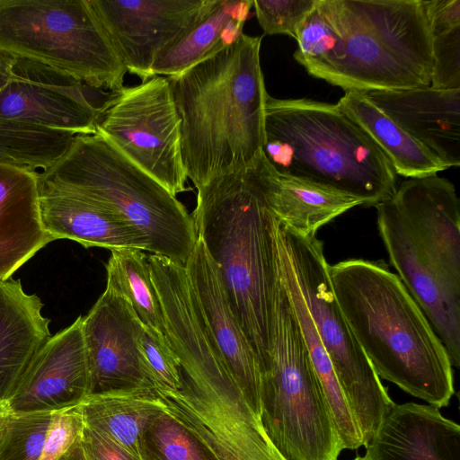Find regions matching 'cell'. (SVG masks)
I'll return each instance as SVG.
<instances>
[{"mask_svg":"<svg viewBox=\"0 0 460 460\" xmlns=\"http://www.w3.org/2000/svg\"><path fill=\"white\" fill-rule=\"evenodd\" d=\"M266 168L261 151L247 166L211 178L197 188L191 214L197 237L217 267L261 371L270 358L280 282L277 219L266 199Z\"/></svg>","mask_w":460,"mask_h":460,"instance_id":"cell-1","label":"cell"},{"mask_svg":"<svg viewBox=\"0 0 460 460\" xmlns=\"http://www.w3.org/2000/svg\"><path fill=\"white\" fill-rule=\"evenodd\" d=\"M261 40L243 33L217 54L166 77L180 119L184 170L196 189L247 166L262 151L269 93Z\"/></svg>","mask_w":460,"mask_h":460,"instance_id":"cell-2","label":"cell"},{"mask_svg":"<svg viewBox=\"0 0 460 460\" xmlns=\"http://www.w3.org/2000/svg\"><path fill=\"white\" fill-rule=\"evenodd\" d=\"M332 288L380 379L438 409L455 394L448 354L421 308L384 261L329 264Z\"/></svg>","mask_w":460,"mask_h":460,"instance_id":"cell-3","label":"cell"},{"mask_svg":"<svg viewBox=\"0 0 460 460\" xmlns=\"http://www.w3.org/2000/svg\"><path fill=\"white\" fill-rule=\"evenodd\" d=\"M376 208L379 234L397 276L460 366V206L454 184L408 178Z\"/></svg>","mask_w":460,"mask_h":460,"instance_id":"cell-4","label":"cell"},{"mask_svg":"<svg viewBox=\"0 0 460 460\" xmlns=\"http://www.w3.org/2000/svg\"><path fill=\"white\" fill-rule=\"evenodd\" d=\"M262 153L279 173L319 182L376 207L397 174L376 142L337 104L268 95Z\"/></svg>","mask_w":460,"mask_h":460,"instance_id":"cell-5","label":"cell"},{"mask_svg":"<svg viewBox=\"0 0 460 460\" xmlns=\"http://www.w3.org/2000/svg\"><path fill=\"white\" fill-rule=\"evenodd\" d=\"M339 40L305 70L346 91L430 85L432 38L421 0H323Z\"/></svg>","mask_w":460,"mask_h":460,"instance_id":"cell-6","label":"cell"},{"mask_svg":"<svg viewBox=\"0 0 460 460\" xmlns=\"http://www.w3.org/2000/svg\"><path fill=\"white\" fill-rule=\"evenodd\" d=\"M39 187L106 205L143 233L152 254L185 265L197 243L192 217L176 196L97 133L78 136L69 151L39 175Z\"/></svg>","mask_w":460,"mask_h":460,"instance_id":"cell-7","label":"cell"},{"mask_svg":"<svg viewBox=\"0 0 460 460\" xmlns=\"http://www.w3.org/2000/svg\"><path fill=\"white\" fill-rule=\"evenodd\" d=\"M261 421L285 460H338L343 450L281 279L270 358L261 372Z\"/></svg>","mask_w":460,"mask_h":460,"instance_id":"cell-8","label":"cell"},{"mask_svg":"<svg viewBox=\"0 0 460 460\" xmlns=\"http://www.w3.org/2000/svg\"><path fill=\"white\" fill-rule=\"evenodd\" d=\"M0 51L92 87H124L127 69L89 0H0Z\"/></svg>","mask_w":460,"mask_h":460,"instance_id":"cell-9","label":"cell"},{"mask_svg":"<svg viewBox=\"0 0 460 460\" xmlns=\"http://www.w3.org/2000/svg\"><path fill=\"white\" fill-rule=\"evenodd\" d=\"M301 296L358 422L365 445L396 404L363 351L335 299L323 245L277 220Z\"/></svg>","mask_w":460,"mask_h":460,"instance_id":"cell-10","label":"cell"},{"mask_svg":"<svg viewBox=\"0 0 460 460\" xmlns=\"http://www.w3.org/2000/svg\"><path fill=\"white\" fill-rule=\"evenodd\" d=\"M97 134L173 196L188 190L180 119L166 77L118 91L99 119Z\"/></svg>","mask_w":460,"mask_h":460,"instance_id":"cell-11","label":"cell"},{"mask_svg":"<svg viewBox=\"0 0 460 460\" xmlns=\"http://www.w3.org/2000/svg\"><path fill=\"white\" fill-rule=\"evenodd\" d=\"M175 392H155L219 460H285L226 366L181 373Z\"/></svg>","mask_w":460,"mask_h":460,"instance_id":"cell-12","label":"cell"},{"mask_svg":"<svg viewBox=\"0 0 460 460\" xmlns=\"http://www.w3.org/2000/svg\"><path fill=\"white\" fill-rule=\"evenodd\" d=\"M117 92L92 87L51 66L15 57L10 77L0 89V118L93 135Z\"/></svg>","mask_w":460,"mask_h":460,"instance_id":"cell-13","label":"cell"},{"mask_svg":"<svg viewBox=\"0 0 460 460\" xmlns=\"http://www.w3.org/2000/svg\"><path fill=\"white\" fill-rule=\"evenodd\" d=\"M127 72L151 78L159 53L188 30L210 0H89Z\"/></svg>","mask_w":460,"mask_h":460,"instance_id":"cell-14","label":"cell"},{"mask_svg":"<svg viewBox=\"0 0 460 460\" xmlns=\"http://www.w3.org/2000/svg\"><path fill=\"white\" fill-rule=\"evenodd\" d=\"M82 329L90 375L89 394L154 391L138 348L144 326L122 296L106 288L83 317Z\"/></svg>","mask_w":460,"mask_h":460,"instance_id":"cell-15","label":"cell"},{"mask_svg":"<svg viewBox=\"0 0 460 460\" xmlns=\"http://www.w3.org/2000/svg\"><path fill=\"white\" fill-rule=\"evenodd\" d=\"M83 316L51 336L36 352L7 401L12 412L57 411L79 404L90 392Z\"/></svg>","mask_w":460,"mask_h":460,"instance_id":"cell-16","label":"cell"},{"mask_svg":"<svg viewBox=\"0 0 460 460\" xmlns=\"http://www.w3.org/2000/svg\"><path fill=\"white\" fill-rule=\"evenodd\" d=\"M185 268L221 357L261 419L259 361L234 314L217 267L199 238Z\"/></svg>","mask_w":460,"mask_h":460,"instance_id":"cell-17","label":"cell"},{"mask_svg":"<svg viewBox=\"0 0 460 460\" xmlns=\"http://www.w3.org/2000/svg\"><path fill=\"white\" fill-rule=\"evenodd\" d=\"M411 137L447 168L460 164V88L430 85L365 93Z\"/></svg>","mask_w":460,"mask_h":460,"instance_id":"cell-18","label":"cell"},{"mask_svg":"<svg viewBox=\"0 0 460 460\" xmlns=\"http://www.w3.org/2000/svg\"><path fill=\"white\" fill-rule=\"evenodd\" d=\"M370 460H460V426L429 404H395L365 445Z\"/></svg>","mask_w":460,"mask_h":460,"instance_id":"cell-19","label":"cell"},{"mask_svg":"<svg viewBox=\"0 0 460 460\" xmlns=\"http://www.w3.org/2000/svg\"><path fill=\"white\" fill-rule=\"evenodd\" d=\"M39 192L41 225L54 240L70 239L86 248L148 252L143 233L106 205L65 191L39 187Z\"/></svg>","mask_w":460,"mask_h":460,"instance_id":"cell-20","label":"cell"},{"mask_svg":"<svg viewBox=\"0 0 460 460\" xmlns=\"http://www.w3.org/2000/svg\"><path fill=\"white\" fill-rule=\"evenodd\" d=\"M39 199L38 174L0 164V279L55 241L42 227Z\"/></svg>","mask_w":460,"mask_h":460,"instance_id":"cell-21","label":"cell"},{"mask_svg":"<svg viewBox=\"0 0 460 460\" xmlns=\"http://www.w3.org/2000/svg\"><path fill=\"white\" fill-rule=\"evenodd\" d=\"M43 304L20 279H0V402L14 393L36 352L51 337Z\"/></svg>","mask_w":460,"mask_h":460,"instance_id":"cell-22","label":"cell"},{"mask_svg":"<svg viewBox=\"0 0 460 460\" xmlns=\"http://www.w3.org/2000/svg\"><path fill=\"white\" fill-rule=\"evenodd\" d=\"M252 0H210L196 22L156 57L151 77L176 75L235 41Z\"/></svg>","mask_w":460,"mask_h":460,"instance_id":"cell-23","label":"cell"},{"mask_svg":"<svg viewBox=\"0 0 460 460\" xmlns=\"http://www.w3.org/2000/svg\"><path fill=\"white\" fill-rule=\"evenodd\" d=\"M265 190L275 218L304 235L315 234L335 217L363 205L359 199L335 188L279 173L268 161Z\"/></svg>","mask_w":460,"mask_h":460,"instance_id":"cell-24","label":"cell"},{"mask_svg":"<svg viewBox=\"0 0 460 460\" xmlns=\"http://www.w3.org/2000/svg\"><path fill=\"white\" fill-rule=\"evenodd\" d=\"M84 421L76 406L57 411L12 412L0 460H58L80 440Z\"/></svg>","mask_w":460,"mask_h":460,"instance_id":"cell-25","label":"cell"},{"mask_svg":"<svg viewBox=\"0 0 460 460\" xmlns=\"http://www.w3.org/2000/svg\"><path fill=\"white\" fill-rule=\"evenodd\" d=\"M337 106L376 142L396 174L419 178L447 169L377 108L365 93L346 91Z\"/></svg>","mask_w":460,"mask_h":460,"instance_id":"cell-26","label":"cell"},{"mask_svg":"<svg viewBox=\"0 0 460 460\" xmlns=\"http://www.w3.org/2000/svg\"><path fill=\"white\" fill-rule=\"evenodd\" d=\"M277 242L280 279L294 306L313 367L333 416L342 447L357 449L365 445L363 436L318 336L296 284L288 254L278 235Z\"/></svg>","mask_w":460,"mask_h":460,"instance_id":"cell-27","label":"cell"},{"mask_svg":"<svg viewBox=\"0 0 460 460\" xmlns=\"http://www.w3.org/2000/svg\"><path fill=\"white\" fill-rule=\"evenodd\" d=\"M76 408L85 426L139 457L142 431L164 405L153 390L142 389L89 394Z\"/></svg>","mask_w":460,"mask_h":460,"instance_id":"cell-28","label":"cell"},{"mask_svg":"<svg viewBox=\"0 0 460 460\" xmlns=\"http://www.w3.org/2000/svg\"><path fill=\"white\" fill-rule=\"evenodd\" d=\"M111 252L106 264V288L122 296L144 328L169 346L163 307L152 279L148 256L137 249Z\"/></svg>","mask_w":460,"mask_h":460,"instance_id":"cell-29","label":"cell"},{"mask_svg":"<svg viewBox=\"0 0 460 460\" xmlns=\"http://www.w3.org/2000/svg\"><path fill=\"white\" fill-rule=\"evenodd\" d=\"M79 134L0 118V164L40 175L72 147Z\"/></svg>","mask_w":460,"mask_h":460,"instance_id":"cell-30","label":"cell"},{"mask_svg":"<svg viewBox=\"0 0 460 460\" xmlns=\"http://www.w3.org/2000/svg\"><path fill=\"white\" fill-rule=\"evenodd\" d=\"M140 460H219L215 453L165 408L145 426L138 443Z\"/></svg>","mask_w":460,"mask_h":460,"instance_id":"cell-31","label":"cell"},{"mask_svg":"<svg viewBox=\"0 0 460 460\" xmlns=\"http://www.w3.org/2000/svg\"><path fill=\"white\" fill-rule=\"evenodd\" d=\"M138 348L145 374L154 392H175L181 387L179 362L169 348L144 328Z\"/></svg>","mask_w":460,"mask_h":460,"instance_id":"cell-32","label":"cell"},{"mask_svg":"<svg viewBox=\"0 0 460 460\" xmlns=\"http://www.w3.org/2000/svg\"><path fill=\"white\" fill-rule=\"evenodd\" d=\"M317 0H255L252 7L264 35L284 34L296 40L298 29Z\"/></svg>","mask_w":460,"mask_h":460,"instance_id":"cell-33","label":"cell"},{"mask_svg":"<svg viewBox=\"0 0 460 460\" xmlns=\"http://www.w3.org/2000/svg\"><path fill=\"white\" fill-rule=\"evenodd\" d=\"M432 70L430 86L460 88V27L431 34Z\"/></svg>","mask_w":460,"mask_h":460,"instance_id":"cell-34","label":"cell"},{"mask_svg":"<svg viewBox=\"0 0 460 460\" xmlns=\"http://www.w3.org/2000/svg\"><path fill=\"white\" fill-rule=\"evenodd\" d=\"M79 444L84 460H140L116 442L84 424Z\"/></svg>","mask_w":460,"mask_h":460,"instance_id":"cell-35","label":"cell"},{"mask_svg":"<svg viewBox=\"0 0 460 460\" xmlns=\"http://www.w3.org/2000/svg\"><path fill=\"white\" fill-rule=\"evenodd\" d=\"M431 34L460 27V0H421Z\"/></svg>","mask_w":460,"mask_h":460,"instance_id":"cell-36","label":"cell"},{"mask_svg":"<svg viewBox=\"0 0 460 460\" xmlns=\"http://www.w3.org/2000/svg\"><path fill=\"white\" fill-rule=\"evenodd\" d=\"M15 57L0 51V89L8 81Z\"/></svg>","mask_w":460,"mask_h":460,"instance_id":"cell-37","label":"cell"},{"mask_svg":"<svg viewBox=\"0 0 460 460\" xmlns=\"http://www.w3.org/2000/svg\"><path fill=\"white\" fill-rule=\"evenodd\" d=\"M11 414L7 402H0V444L7 434Z\"/></svg>","mask_w":460,"mask_h":460,"instance_id":"cell-38","label":"cell"},{"mask_svg":"<svg viewBox=\"0 0 460 460\" xmlns=\"http://www.w3.org/2000/svg\"><path fill=\"white\" fill-rule=\"evenodd\" d=\"M58 460H84L79 442Z\"/></svg>","mask_w":460,"mask_h":460,"instance_id":"cell-39","label":"cell"},{"mask_svg":"<svg viewBox=\"0 0 460 460\" xmlns=\"http://www.w3.org/2000/svg\"><path fill=\"white\" fill-rule=\"evenodd\" d=\"M354 460H370L366 455L365 456H358Z\"/></svg>","mask_w":460,"mask_h":460,"instance_id":"cell-40","label":"cell"}]
</instances>
